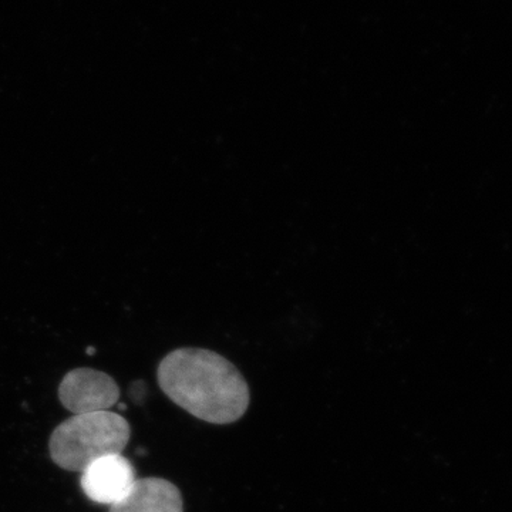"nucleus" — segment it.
Instances as JSON below:
<instances>
[{
  "label": "nucleus",
  "instance_id": "nucleus-3",
  "mask_svg": "<svg viewBox=\"0 0 512 512\" xmlns=\"http://www.w3.org/2000/svg\"><path fill=\"white\" fill-rule=\"evenodd\" d=\"M59 399L74 416L109 412L119 402L120 389L107 373L80 367L63 377L59 386Z\"/></svg>",
  "mask_w": 512,
  "mask_h": 512
},
{
  "label": "nucleus",
  "instance_id": "nucleus-4",
  "mask_svg": "<svg viewBox=\"0 0 512 512\" xmlns=\"http://www.w3.org/2000/svg\"><path fill=\"white\" fill-rule=\"evenodd\" d=\"M136 481V471L130 460L114 454L90 464L82 473L80 485L83 493L94 503L111 507L130 493Z\"/></svg>",
  "mask_w": 512,
  "mask_h": 512
},
{
  "label": "nucleus",
  "instance_id": "nucleus-2",
  "mask_svg": "<svg viewBox=\"0 0 512 512\" xmlns=\"http://www.w3.org/2000/svg\"><path fill=\"white\" fill-rule=\"evenodd\" d=\"M130 434V424L120 414H77L53 431L50 457L63 470L83 473L94 461L123 453Z\"/></svg>",
  "mask_w": 512,
  "mask_h": 512
},
{
  "label": "nucleus",
  "instance_id": "nucleus-1",
  "mask_svg": "<svg viewBox=\"0 0 512 512\" xmlns=\"http://www.w3.org/2000/svg\"><path fill=\"white\" fill-rule=\"evenodd\" d=\"M158 384L171 402L211 424L235 423L247 413L249 387L237 367L220 353L173 350L158 365Z\"/></svg>",
  "mask_w": 512,
  "mask_h": 512
},
{
  "label": "nucleus",
  "instance_id": "nucleus-5",
  "mask_svg": "<svg viewBox=\"0 0 512 512\" xmlns=\"http://www.w3.org/2000/svg\"><path fill=\"white\" fill-rule=\"evenodd\" d=\"M110 512H184L183 495L164 478H141L123 500L111 505Z\"/></svg>",
  "mask_w": 512,
  "mask_h": 512
}]
</instances>
